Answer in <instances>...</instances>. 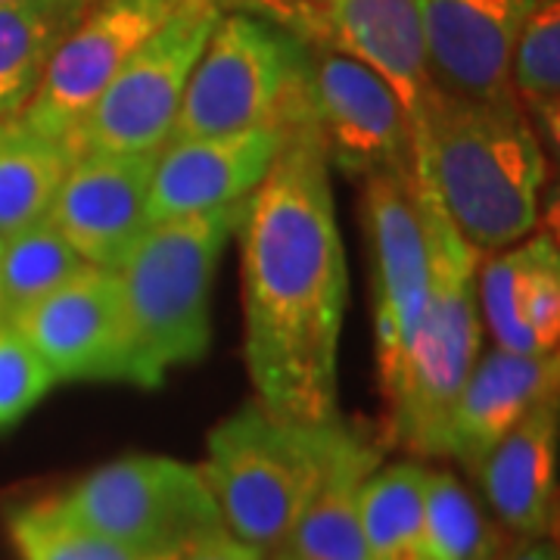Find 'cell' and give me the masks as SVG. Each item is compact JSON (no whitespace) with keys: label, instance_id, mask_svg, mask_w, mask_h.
<instances>
[{"label":"cell","instance_id":"cell-1","mask_svg":"<svg viewBox=\"0 0 560 560\" xmlns=\"http://www.w3.org/2000/svg\"><path fill=\"white\" fill-rule=\"evenodd\" d=\"M237 234L256 401L280 418H340L337 361L349 275L330 162L315 125L293 135L246 200Z\"/></svg>","mask_w":560,"mask_h":560},{"label":"cell","instance_id":"cell-2","mask_svg":"<svg viewBox=\"0 0 560 560\" xmlns=\"http://www.w3.org/2000/svg\"><path fill=\"white\" fill-rule=\"evenodd\" d=\"M411 131L415 172L470 249L489 256L536 231L548 160L521 103L464 101L433 88Z\"/></svg>","mask_w":560,"mask_h":560},{"label":"cell","instance_id":"cell-3","mask_svg":"<svg viewBox=\"0 0 560 560\" xmlns=\"http://www.w3.org/2000/svg\"><path fill=\"white\" fill-rule=\"evenodd\" d=\"M246 202L206 215L150 224L125 256L116 278L125 302L121 381L156 389L194 364L212 342V283L228 241L241 228Z\"/></svg>","mask_w":560,"mask_h":560},{"label":"cell","instance_id":"cell-4","mask_svg":"<svg viewBox=\"0 0 560 560\" xmlns=\"http://www.w3.org/2000/svg\"><path fill=\"white\" fill-rule=\"evenodd\" d=\"M349 430L342 418H280L259 401L221 420L200 470L228 533L271 555L296 526Z\"/></svg>","mask_w":560,"mask_h":560},{"label":"cell","instance_id":"cell-5","mask_svg":"<svg viewBox=\"0 0 560 560\" xmlns=\"http://www.w3.org/2000/svg\"><path fill=\"white\" fill-rule=\"evenodd\" d=\"M418 184L430 234V300L405 359L396 374L381 383V389L389 415V436L415 455L436 458L442 423L452 411L460 383L480 359V253L460 241L420 175Z\"/></svg>","mask_w":560,"mask_h":560},{"label":"cell","instance_id":"cell-6","mask_svg":"<svg viewBox=\"0 0 560 560\" xmlns=\"http://www.w3.org/2000/svg\"><path fill=\"white\" fill-rule=\"evenodd\" d=\"M256 125H315L312 40L228 7L194 66L165 143Z\"/></svg>","mask_w":560,"mask_h":560},{"label":"cell","instance_id":"cell-7","mask_svg":"<svg viewBox=\"0 0 560 560\" xmlns=\"http://www.w3.org/2000/svg\"><path fill=\"white\" fill-rule=\"evenodd\" d=\"M72 521L140 558L172 560L224 533L200 467L165 455H125L54 495Z\"/></svg>","mask_w":560,"mask_h":560},{"label":"cell","instance_id":"cell-8","mask_svg":"<svg viewBox=\"0 0 560 560\" xmlns=\"http://www.w3.org/2000/svg\"><path fill=\"white\" fill-rule=\"evenodd\" d=\"M231 0H180L66 135L72 156L162 150L187 81Z\"/></svg>","mask_w":560,"mask_h":560},{"label":"cell","instance_id":"cell-9","mask_svg":"<svg viewBox=\"0 0 560 560\" xmlns=\"http://www.w3.org/2000/svg\"><path fill=\"white\" fill-rule=\"evenodd\" d=\"M312 116L327 162L346 175L415 172V131L393 88L324 40H312Z\"/></svg>","mask_w":560,"mask_h":560},{"label":"cell","instance_id":"cell-10","mask_svg":"<svg viewBox=\"0 0 560 560\" xmlns=\"http://www.w3.org/2000/svg\"><path fill=\"white\" fill-rule=\"evenodd\" d=\"M364 224L377 259V368L396 374L430 300V234L415 172L364 178Z\"/></svg>","mask_w":560,"mask_h":560},{"label":"cell","instance_id":"cell-11","mask_svg":"<svg viewBox=\"0 0 560 560\" xmlns=\"http://www.w3.org/2000/svg\"><path fill=\"white\" fill-rule=\"evenodd\" d=\"M180 0H94L47 66L20 116L40 135L66 140L125 60Z\"/></svg>","mask_w":560,"mask_h":560},{"label":"cell","instance_id":"cell-12","mask_svg":"<svg viewBox=\"0 0 560 560\" xmlns=\"http://www.w3.org/2000/svg\"><path fill=\"white\" fill-rule=\"evenodd\" d=\"M300 128L256 125L231 135L165 143L150 180V224L246 202Z\"/></svg>","mask_w":560,"mask_h":560},{"label":"cell","instance_id":"cell-13","mask_svg":"<svg viewBox=\"0 0 560 560\" xmlns=\"http://www.w3.org/2000/svg\"><path fill=\"white\" fill-rule=\"evenodd\" d=\"M160 150L75 156L47 221L91 268L116 271L150 228V180Z\"/></svg>","mask_w":560,"mask_h":560},{"label":"cell","instance_id":"cell-14","mask_svg":"<svg viewBox=\"0 0 560 560\" xmlns=\"http://www.w3.org/2000/svg\"><path fill=\"white\" fill-rule=\"evenodd\" d=\"M430 81L464 101L508 103L511 60L539 0H418Z\"/></svg>","mask_w":560,"mask_h":560},{"label":"cell","instance_id":"cell-15","mask_svg":"<svg viewBox=\"0 0 560 560\" xmlns=\"http://www.w3.org/2000/svg\"><path fill=\"white\" fill-rule=\"evenodd\" d=\"M13 327L38 352L57 383L121 381L125 302L116 271L88 265L13 320Z\"/></svg>","mask_w":560,"mask_h":560},{"label":"cell","instance_id":"cell-16","mask_svg":"<svg viewBox=\"0 0 560 560\" xmlns=\"http://www.w3.org/2000/svg\"><path fill=\"white\" fill-rule=\"evenodd\" d=\"M558 352L517 355L495 346L477 359L460 383L442 423L436 458H455L467 470H477L504 433H511L539 401L558 396Z\"/></svg>","mask_w":560,"mask_h":560},{"label":"cell","instance_id":"cell-17","mask_svg":"<svg viewBox=\"0 0 560 560\" xmlns=\"http://www.w3.org/2000/svg\"><path fill=\"white\" fill-rule=\"evenodd\" d=\"M477 305L499 349L517 355L558 352L560 256L551 234L489 253L477 271Z\"/></svg>","mask_w":560,"mask_h":560},{"label":"cell","instance_id":"cell-18","mask_svg":"<svg viewBox=\"0 0 560 560\" xmlns=\"http://www.w3.org/2000/svg\"><path fill=\"white\" fill-rule=\"evenodd\" d=\"M318 40L374 69L415 125L433 91L418 0H318Z\"/></svg>","mask_w":560,"mask_h":560},{"label":"cell","instance_id":"cell-19","mask_svg":"<svg viewBox=\"0 0 560 560\" xmlns=\"http://www.w3.org/2000/svg\"><path fill=\"white\" fill-rule=\"evenodd\" d=\"M558 436V396H551L504 433L474 470L499 521L521 539L555 533Z\"/></svg>","mask_w":560,"mask_h":560},{"label":"cell","instance_id":"cell-20","mask_svg":"<svg viewBox=\"0 0 560 560\" xmlns=\"http://www.w3.org/2000/svg\"><path fill=\"white\" fill-rule=\"evenodd\" d=\"M381 467V448L349 430L296 526L271 551L278 560H371L361 536L359 499L364 480Z\"/></svg>","mask_w":560,"mask_h":560},{"label":"cell","instance_id":"cell-21","mask_svg":"<svg viewBox=\"0 0 560 560\" xmlns=\"http://www.w3.org/2000/svg\"><path fill=\"white\" fill-rule=\"evenodd\" d=\"M94 0L0 3V119L20 116L35 97L60 44Z\"/></svg>","mask_w":560,"mask_h":560},{"label":"cell","instance_id":"cell-22","mask_svg":"<svg viewBox=\"0 0 560 560\" xmlns=\"http://www.w3.org/2000/svg\"><path fill=\"white\" fill-rule=\"evenodd\" d=\"M72 160L66 140L40 135L22 116L0 119V241L47 219Z\"/></svg>","mask_w":560,"mask_h":560},{"label":"cell","instance_id":"cell-23","mask_svg":"<svg viewBox=\"0 0 560 560\" xmlns=\"http://www.w3.org/2000/svg\"><path fill=\"white\" fill-rule=\"evenodd\" d=\"M430 470L415 460L377 467L359 499L361 536L371 560L423 558V508Z\"/></svg>","mask_w":560,"mask_h":560},{"label":"cell","instance_id":"cell-24","mask_svg":"<svg viewBox=\"0 0 560 560\" xmlns=\"http://www.w3.org/2000/svg\"><path fill=\"white\" fill-rule=\"evenodd\" d=\"M84 268L88 261L47 219L10 234L0 241V320H20Z\"/></svg>","mask_w":560,"mask_h":560},{"label":"cell","instance_id":"cell-25","mask_svg":"<svg viewBox=\"0 0 560 560\" xmlns=\"http://www.w3.org/2000/svg\"><path fill=\"white\" fill-rule=\"evenodd\" d=\"M511 94L541 138L560 135V0H539L523 25L514 60Z\"/></svg>","mask_w":560,"mask_h":560},{"label":"cell","instance_id":"cell-26","mask_svg":"<svg viewBox=\"0 0 560 560\" xmlns=\"http://www.w3.org/2000/svg\"><path fill=\"white\" fill-rule=\"evenodd\" d=\"M499 529L445 470H430L423 508V560H501Z\"/></svg>","mask_w":560,"mask_h":560},{"label":"cell","instance_id":"cell-27","mask_svg":"<svg viewBox=\"0 0 560 560\" xmlns=\"http://www.w3.org/2000/svg\"><path fill=\"white\" fill-rule=\"evenodd\" d=\"M7 533L22 560H153L121 548L119 541L72 521L54 499L32 501L10 511ZM175 560V558H172Z\"/></svg>","mask_w":560,"mask_h":560},{"label":"cell","instance_id":"cell-28","mask_svg":"<svg viewBox=\"0 0 560 560\" xmlns=\"http://www.w3.org/2000/svg\"><path fill=\"white\" fill-rule=\"evenodd\" d=\"M57 386L20 330L0 320V430L20 423Z\"/></svg>","mask_w":560,"mask_h":560},{"label":"cell","instance_id":"cell-29","mask_svg":"<svg viewBox=\"0 0 560 560\" xmlns=\"http://www.w3.org/2000/svg\"><path fill=\"white\" fill-rule=\"evenodd\" d=\"M278 22L305 40H318V0H231V7Z\"/></svg>","mask_w":560,"mask_h":560},{"label":"cell","instance_id":"cell-30","mask_svg":"<svg viewBox=\"0 0 560 560\" xmlns=\"http://www.w3.org/2000/svg\"><path fill=\"white\" fill-rule=\"evenodd\" d=\"M175 560H265V551L246 545V541H241L237 536H231L224 529L219 536H212V539H206L200 545H194V548H187V551H180Z\"/></svg>","mask_w":560,"mask_h":560},{"label":"cell","instance_id":"cell-31","mask_svg":"<svg viewBox=\"0 0 560 560\" xmlns=\"http://www.w3.org/2000/svg\"><path fill=\"white\" fill-rule=\"evenodd\" d=\"M501 560H558V548L548 539H526L517 548L504 551Z\"/></svg>","mask_w":560,"mask_h":560},{"label":"cell","instance_id":"cell-32","mask_svg":"<svg viewBox=\"0 0 560 560\" xmlns=\"http://www.w3.org/2000/svg\"><path fill=\"white\" fill-rule=\"evenodd\" d=\"M265 560H278V558H271V555H265Z\"/></svg>","mask_w":560,"mask_h":560},{"label":"cell","instance_id":"cell-33","mask_svg":"<svg viewBox=\"0 0 560 560\" xmlns=\"http://www.w3.org/2000/svg\"><path fill=\"white\" fill-rule=\"evenodd\" d=\"M0 3H7V0H0Z\"/></svg>","mask_w":560,"mask_h":560},{"label":"cell","instance_id":"cell-34","mask_svg":"<svg viewBox=\"0 0 560 560\" xmlns=\"http://www.w3.org/2000/svg\"><path fill=\"white\" fill-rule=\"evenodd\" d=\"M420 560H423V558H420Z\"/></svg>","mask_w":560,"mask_h":560}]
</instances>
